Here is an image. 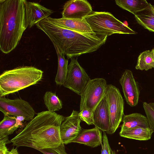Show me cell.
<instances>
[{
    "label": "cell",
    "mask_w": 154,
    "mask_h": 154,
    "mask_svg": "<svg viewBox=\"0 0 154 154\" xmlns=\"http://www.w3.org/2000/svg\"><path fill=\"white\" fill-rule=\"evenodd\" d=\"M65 118L48 110L38 112L10 141L17 147H27L38 150L58 147L63 143L60 127Z\"/></svg>",
    "instance_id": "cell-1"
},
{
    "label": "cell",
    "mask_w": 154,
    "mask_h": 154,
    "mask_svg": "<svg viewBox=\"0 0 154 154\" xmlns=\"http://www.w3.org/2000/svg\"><path fill=\"white\" fill-rule=\"evenodd\" d=\"M35 25L47 35L53 45L57 46L68 59L96 51L105 44L108 37L67 29L47 18Z\"/></svg>",
    "instance_id": "cell-2"
},
{
    "label": "cell",
    "mask_w": 154,
    "mask_h": 154,
    "mask_svg": "<svg viewBox=\"0 0 154 154\" xmlns=\"http://www.w3.org/2000/svg\"><path fill=\"white\" fill-rule=\"evenodd\" d=\"M25 1L0 0V49L3 53L16 48L28 27Z\"/></svg>",
    "instance_id": "cell-3"
},
{
    "label": "cell",
    "mask_w": 154,
    "mask_h": 154,
    "mask_svg": "<svg viewBox=\"0 0 154 154\" xmlns=\"http://www.w3.org/2000/svg\"><path fill=\"white\" fill-rule=\"evenodd\" d=\"M43 72L32 66H22L7 70L0 75V97L17 92L37 84Z\"/></svg>",
    "instance_id": "cell-4"
},
{
    "label": "cell",
    "mask_w": 154,
    "mask_h": 154,
    "mask_svg": "<svg viewBox=\"0 0 154 154\" xmlns=\"http://www.w3.org/2000/svg\"><path fill=\"white\" fill-rule=\"evenodd\" d=\"M85 19L92 31L97 35L108 36L114 34L137 33L108 12L93 11Z\"/></svg>",
    "instance_id": "cell-5"
},
{
    "label": "cell",
    "mask_w": 154,
    "mask_h": 154,
    "mask_svg": "<svg viewBox=\"0 0 154 154\" xmlns=\"http://www.w3.org/2000/svg\"><path fill=\"white\" fill-rule=\"evenodd\" d=\"M104 97L108 103L110 119V127L106 132L114 133L124 116L123 99L119 89L112 85H107Z\"/></svg>",
    "instance_id": "cell-6"
},
{
    "label": "cell",
    "mask_w": 154,
    "mask_h": 154,
    "mask_svg": "<svg viewBox=\"0 0 154 154\" xmlns=\"http://www.w3.org/2000/svg\"><path fill=\"white\" fill-rule=\"evenodd\" d=\"M107 85L103 78L91 79L80 96V111L86 108L93 111L104 97Z\"/></svg>",
    "instance_id": "cell-7"
},
{
    "label": "cell",
    "mask_w": 154,
    "mask_h": 154,
    "mask_svg": "<svg viewBox=\"0 0 154 154\" xmlns=\"http://www.w3.org/2000/svg\"><path fill=\"white\" fill-rule=\"evenodd\" d=\"M68 66L65 81L63 86L81 96L91 79L77 59L72 58Z\"/></svg>",
    "instance_id": "cell-8"
},
{
    "label": "cell",
    "mask_w": 154,
    "mask_h": 154,
    "mask_svg": "<svg viewBox=\"0 0 154 154\" xmlns=\"http://www.w3.org/2000/svg\"><path fill=\"white\" fill-rule=\"evenodd\" d=\"M0 110L4 116L22 117L30 121L34 117L35 112L30 104L21 98L10 99L0 97Z\"/></svg>",
    "instance_id": "cell-9"
},
{
    "label": "cell",
    "mask_w": 154,
    "mask_h": 154,
    "mask_svg": "<svg viewBox=\"0 0 154 154\" xmlns=\"http://www.w3.org/2000/svg\"><path fill=\"white\" fill-rule=\"evenodd\" d=\"M79 112L73 110L71 115L65 118L60 127V134L62 143L64 144L70 143L82 131L81 121Z\"/></svg>",
    "instance_id": "cell-10"
},
{
    "label": "cell",
    "mask_w": 154,
    "mask_h": 154,
    "mask_svg": "<svg viewBox=\"0 0 154 154\" xmlns=\"http://www.w3.org/2000/svg\"><path fill=\"white\" fill-rule=\"evenodd\" d=\"M127 103L131 107L138 104L140 91L132 71L126 69L119 80Z\"/></svg>",
    "instance_id": "cell-11"
},
{
    "label": "cell",
    "mask_w": 154,
    "mask_h": 154,
    "mask_svg": "<svg viewBox=\"0 0 154 154\" xmlns=\"http://www.w3.org/2000/svg\"><path fill=\"white\" fill-rule=\"evenodd\" d=\"M93 11L88 1L70 0L64 5L61 14L63 18L82 19Z\"/></svg>",
    "instance_id": "cell-12"
},
{
    "label": "cell",
    "mask_w": 154,
    "mask_h": 154,
    "mask_svg": "<svg viewBox=\"0 0 154 154\" xmlns=\"http://www.w3.org/2000/svg\"><path fill=\"white\" fill-rule=\"evenodd\" d=\"M25 6L26 22L29 28L49 17L54 13L52 10L37 2L26 0Z\"/></svg>",
    "instance_id": "cell-13"
},
{
    "label": "cell",
    "mask_w": 154,
    "mask_h": 154,
    "mask_svg": "<svg viewBox=\"0 0 154 154\" xmlns=\"http://www.w3.org/2000/svg\"><path fill=\"white\" fill-rule=\"evenodd\" d=\"M94 125L103 132L110 127V119L107 102L104 97L93 111Z\"/></svg>",
    "instance_id": "cell-14"
},
{
    "label": "cell",
    "mask_w": 154,
    "mask_h": 154,
    "mask_svg": "<svg viewBox=\"0 0 154 154\" xmlns=\"http://www.w3.org/2000/svg\"><path fill=\"white\" fill-rule=\"evenodd\" d=\"M102 132L97 128L82 130L78 136L70 142L76 143L94 148L102 143Z\"/></svg>",
    "instance_id": "cell-15"
},
{
    "label": "cell",
    "mask_w": 154,
    "mask_h": 154,
    "mask_svg": "<svg viewBox=\"0 0 154 154\" xmlns=\"http://www.w3.org/2000/svg\"><path fill=\"white\" fill-rule=\"evenodd\" d=\"M49 20L65 28L80 32L95 33L85 18L82 19L61 18H47Z\"/></svg>",
    "instance_id": "cell-16"
},
{
    "label": "cell",
    "mask_w": 154,
    "mask_h": 154,
    "mask_svg": "<svg viewBox=\"0 0 154 154\" xmlns=\"http://www.w3.org/2000/svg\"><path fill=\"white\" fill-rule=\"evenodd\" d=\"M122 121L121 131L134 128H150L146 117L138 113L124 115Z\"/></svg>",
    "instance_id": "cell-17"
},
{
    "label": "cell",
    "mask_w": 154,
    "mask_h": 154,
    "mask_svg": "<svg viewBox=\"0 0 154 154\" xmlns=\"http://www.w3.org/2000/svg\"><path fill=\"white\" fill-rule=\"evenodd\" d=\"M116 4L134 15L147 8L150 3L146 0H116Z\"/></svg>",
    "instance_id": "cell-18"
},
{
    "label": "cell",
    "mask_w": 154,
    "mask_h": 154,
    "mask_svg": "<svg viewBox=\"0 0 154 154\" xmlns=\"http://www.w3.org/2000/svg\"><path fill=\"white\" fill-rule=\"evenodd\" d=\"M153 132L150 128H134L120 131L119 134L124 137L146 141L151 139Z\"/></svg>",
    "instance_id": "cell-19"
},
{
    "label": "cell",
    "mask_w": 154,
    "mask_h": 154,
    "mask_svg": "<svg viewBox=\"0 0 154 154\" xmlns=\"http://www.w3.org/2000/svg\"><path fill=\"white\" fill-rule=\"evenodd\" d=\"M58 58V69L55 78L57 85L61 86L64 83L67 72L68 59H66L64 55L61 52L58 47L54 45Z\"/></svg>",
    "instance_id": "cell-20"
},
{
    "label": "cell",
    "mask_w": 154,
    "mask_h": 154,
    "mask_svg": "<svg viewBox=\"0 0 154 154\" xmlns=\"http://www.w3.org/2000/svg\"><path fill=\"white\" fill-rule=\"evenodd\" d=\"M150 4L147 8L135 15L134 17L139 24L149 31L154 32V13Z\"/></svg>",
    "instance_id": "cell-21"
},
{
    "label": "cell",
    "mask_w": 154,
    "mask_h": 154,
    "mask_svg": "<svg viewBox=\"0 0 154 154\" xmlns=\"http://www.w3.org/2000/svg\"><path fill=\"white\" fill-rule=\"evenodd\" d=\"M154 68V51L146 50L141 53L137 60L135 68L137 70L147 71Z\"/></svg>",
    "instance_id": "cell-22"
},
{
    "label": "cell",
    "mask_w": 154,
    "mask_h": 154,
    "mask_svg": "<svg viewBox=\"0 0 154 154\" xmlns=\"http://www.w3.org/2000/svg\"><path fill=\"white\" fill-rule=\"evenodd\" d=\"M43 100L46 107L49 111L55 112L63 107L62 101L55 93L47 91L44 96Z\"/></svg>",
    "instance_id": "cell-23"
},
{
    "label": "cell",
    "mask_w": 154,
    "mask_h": 154,
    "mask_svg": "<svg viewBox=\"0 0 154 154\" xmlns=\"http://www.w3.org/2000/svg\"><path fill=\"white\" fill-rule=\"evenodd\" d=\"M17 119L12 116H4L0 123V138L7 136L8 133L16 124Z\"/></svg>",
    "instance_id": "cell-24"
},
{
    "label": "cell",
    "mask_w": 154,
    "mask_h": 154,
    "mask_svg": "<svg viewBox=\"0 0 154 154\" xmlns=\"http://www.w3.org/2000/svg\"><path fill=\"white\" fill-rule=\"evenodd\" d=\"M93 111L85 108L80 111L79 115L81 120L88 125H94Z\"/></svg>",
    "instance_id": "cell-25"
},
{
    "label": "cell",
    "mask_w": 154,
    "mask_h": 154,
    "mask_svg": "<svg viewBox=\"0 0 154 154\" xmlns=\"http://www.w3.org/2000/svg\"><path fill=\"white\" fill-rule=\"evenodd\" d=\"M143 107L150 128L154 132V110L149 103L144 102Z\"/></svg>",
    "instance_id": "cell-26"
},
{
    "label": "cell",
    "mask_w": 154,
    "mask_h": 154,
    "mask_svg": "<svg viewBox=\"0 0 154 154\" xmlns=\"http://www.w3.org/2000/svg\"><path fill=\"white\" fill-rule=\"evenodd\" d=\"M38 151L43 154H67L65 150L64 144L63 143L56 147L40 149Z\"/></svg>",
    "instance_id": "cell-27"
},
{
    "label": "cell",
    "mask_w": 154,
    "mask_h": 154,
    "mask_svg": "<svg viewBox=\"0 0 154 154\" xmlns=\"http://www.w3.org/2000/svg\"><path fill=\"white\" fill-rule=\"evenodd\" d=\"M101 146V154H112L108 137L105 132H103L102 143Z\"/></svg>",
    "instance_id": "cell-28"
},
{
    "label": "cell",
    "mask_w": 154,
    "mask_h": 154,
    "mask_svg": "<svg viewBox=\"0 0 154 154\" xmlns=\"http://www.w3.org/2000/svg\"><path fill=\"white\" fill-rule=\"evenodd\" d=\"M8 136L0 138V154H5L8 150L6 144L11 143Z\"/></svg>",
    "instance_id": "cell-29"
},
{
    "label": "cell",
    "mask_w": 154,
    "mask_h": 154,
    "mask_svg": "<svg viewBox=\"0 0 154 154\" xmlns=\"http://www.w3.org/2000/svg\"><path fill=\"white\" fill-rule=\"evenodd\" d=\"M5 154H19L17 151V148H13L10 151L8 150Z\"/></svg>",
    "instance_id": "cell-30"
},
{
    "label": "cell",
    "mask_w": 154,
    "mask_h": 154,
    "mask_svg": "<svg viewBox=\"0 0 154 154\" xmlns=\"http://www.w3.org/2000/svg\"><path fill=\"white\" fill-rule=\"evenodd\" d=\"M149 103L152 109L154 110V103Z\"/></svg>",
    "instance_id": "cell-31"
},
{
    "label": "cell",
    "mask_w": 154,
    "mask_h": 154,
    "mask_svg": "<svg viewBox=\"0 0 154 154\" xmlns=\"http://www.w3.org/2000/svg\"><path fill=\"white\" fill-rule=\"evenodd\" d=\"M150 6L152 11L154 13V5H152L150 4Z\"/></svg>",
    "instance_id": "cell-32"
},
{
    "label": "cell",
    "mask_w": 154,
    "mask_h": 154,
    "mask_svg": "<svg viewBox=\"0 0 154 154\" xmlns=\"http://www.w3.org/2000/svg\"><path fill=\"white\" fill-rule=\"evenodd\" d=\"M153 49H154V48H153Z\"/></svg>",
    "instance_id": "cell-33"
}]
</instances>
